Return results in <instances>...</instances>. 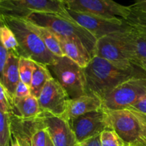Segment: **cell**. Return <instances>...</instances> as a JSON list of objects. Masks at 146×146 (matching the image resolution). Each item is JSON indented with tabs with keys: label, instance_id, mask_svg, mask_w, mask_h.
Here are the masks:
<instances>
[{
	"label": "cell",
	"instance_id": "6da1fadb",
	"mask_svg": "<svg viewBox=\"0 0 146 146\" xmlns=\"http://www.w3.org/2000/svg\"><path fill=\"white\" fill-rule=\"evenodd\" d=\"M88 94L102 98L111 90L133 77H146V72L135 64H118L94 56L84 68Z\"/></svg>",
	"mask_w": 146,
	"mask_h": 146
},
{
	"label": "cell",
	"instance_id": "7a4b0ae2",
	"mask_svg": "<svg viewBox=\"0 0 146 146\" xmlns=\"http://www.w3.org/2000/svg\"><path fill=\"white\" fill-rule=\"evenodd\" d=\"M0 21L7 24L14 32L19 44L17 52L20 57L31 58L46 66L55 62L58 56L46 46L29 20L0 16Z\"/></svg>",
	"mask_w": 146,
	"mask_h": 146
},
{
	"label": "cell",
	"instance_id": "3957f363",
	"mask_svg": "<svg viewBox=\"0 0 146 146\" xmlns=\"http://www.w3.org/2000/svg\"><path fill=\"white\" fill-rule=\"evenodd\" d=\"M27 19L36 25L48 28L56 35L81 41L92 57L94 56L97 39L75 21L68 19L59 14L46 12L32 13Z\"/></svg>",
	"mask_w": 146,
	"mask_h": 146
},
{
	"label": "cell",
	"instance_id": "277c9868",
	"mask_svg": "<svg viewBox=\"0 0 146 146\" xmlns=\"http://www.w3.org/2000/svg\"><path fill=\"white\" fill-rule=\"evenodd\" d=\"M106 112L109 128L127 145L146 146V120L142 113L133 109Z\"/></svg>",
	"mask_w": 146,
	"mask_h": 146
},
{
	"label": "cell",
	"instance_id": "5b68a950",
	"mask_svg": "<svg viewBox=\"0 0 146 146\" xmlns=\"http://www.w3.org/2000/svg\"><path fill=\"white\" fill-rule=\"evenodd\" d=\"M47 67L71 99L88 94L84 68L69 58L57 57L55 62Z\"/></svg>",
	"mask_w": 146,
	"mask_h": 146
},
{
	"label": "cell",
	"instance_id": "8992f818",
	"mask_svg": "<svg viewBox=\"0 0 146 146\" xmlns=\"http://www.w3.org/2000/svg\"><path fill=\"white\" fill-rule=\"evenodd\" d=\"M35 12L54 13L74 21L63 0H0V16L27 19Z\"/></svg>",
	"mask_w": 146,
	"mask_h": 146
},
{
	"label": "cell",
	"instance_id": "52a82bcc",
	"mask_svg": "<svg viewBox=\"0 0 146 146\" xmlns=\"http://www.w3.org/2000/svg\"><path fill=\"white\" fill-rule=\"evenodd\" d=\"M146 94V77H133L120 84L102 98L106 111L130 109Z\"/></svg>",
	"mask_w": 146,
	"mask_h": 146
},
{
	"label": "cell",
	"instance_id": "ba28073f",
	"mask_svg": "<svg viewBox=\"0 0 146 146\" xmlns=\"http://www.w3.org/2000/svg\"><path fill=\"white\" fill-rule=\"evenodd\" d=\"M68 11L77 24L88 30L96 39L115 33L124 32L131 29L123 19L107 18L69 9Z\"/></svg>",
	"mask_w": 146,
	"mask_h": 146
},
{
	"label": "cell",
	"instance_id": "9c48e42d",
	"mask_svg": "<svg viewBox=\"0 0 146 146\" xmlns=\"http://www.w3.org/2000/svg\"><path fill=\"white\" fill-rule=\"evenodd\" d=\"M67 9L107 18L126 19L131 6H124L113 0H63Z\"/></svg>",
	"mask_w": 146,
	"mask_h": 146
},
{
	"label": "cell",
	"instance_id": "30bf717a",
	"mask_svg": "<svg viewBox=\"0 0 146 146\" xmlns=\"http://www.w3.org/2000/svg\"><path fill=\"white\" fill-rule=\"evenodd\" d=\"M124 32L115 33L97 39L94 56L118 64H131L133 58L127 48Z\"/></svg>",
	"mask_w": 146,
	"mask_h": 146
},
{
	"label": "cell",
	"instance_id": "8fae6325",
	"mask_svg": "<svg viewBox=\"0 0 146 146\" xmlns=\"http://www.w3.org/2000/svg\"><path fill=\"white\" fill-rule=\"evenodd\" d=\"M78 143L100 135L109 128L106 112L104 108L80 115L68 121Z\"/></svg>",
	"mask_w": 146,
	"mask_h": 146
},
{
	"label": "cell",
	"instance_id": "7c38bea8",
	"mask_svg": "<svg viewBox=\"0 0 146 146\" xmlns=\"http://www.w3.org/2000/svg\"><path fill=\"white\" fill-rule=\"evenodd\" d=\"M70 99L66 91L54 77L47 81L38 98V104L44 112L59 117L66 111Z\"/></svg>",
	"mask_w": 146,
	"mask_h": 146
},
{
	"label": "cell",
	"instance_id": "4fadbf2b",
	"mask_svg": "<svg viewBox=\"0 0 146 146\" xmlns=\"http://www.w3.org/2000/svg\"><path fill=\"white\" fill-rule=\"evenodd\" d=\"M39 116L54 146H78L79 143L68 121L44 111Z\"/></svg>",
	"mask_w": 146,
	"mask_h": 146
},
{
	"label": "cell",
	"instance_id": "5bb4252c",
	"mask_svg": "<svg viewBox=\"0 0 146 146\" xmlns=\"http://www.w3.org/2000/svg\"><path fill=\"white\" fill-rule=\"evenodd\" d=\"M103 108L102 100L98 96L87 94L78 98L70 99L62 118L69 121L80 115Z\"/></svg>",
	"mask_w": 146,
	"mask_h": 146
},
{
	"label": "cell",
	"instance_id": "9a60e30c",
	"mask_svg": "<svg viewBox=\"0 0 146 146\" xmlns=\"http://www.w3.org/2000/svg\"><path fill=\"white\" fill-rule=\"evenodd\" d=\"M57 36V35H56ZM64 55L84 68L93 58L84 44L79 41L57 36Z\"/></svg>",
	"mask_w": 146,
	"mask_h": 146
},
{
	"label": "cell",
	"instance_id": "2e32d148",
	"mask_svg": "<svg viewBox=\"0 0 146 146\" xmlns=\"http://www.w3.org/2000/svg\"><path fill=\"white\" fill-rule=\"evenodd\" d=\"M19 55L16 51H9L7 64L0 75V84L4 86L10 96L14 99L16 88L20 81L19 62Z\"/></svg>",
	"mask_w": 146,
	"mask_h": 146
},
{
	"label": "cell",
	"instance_id": "e0dca14e",
	"mask_svg": "<svg viewBox=\"0 0 146 146\" xmlns=\"http://www.w3.org/2000/svg\"><path fill=\"white\" fill-rule=\"evenodd\" d=\"M13 104V109L10 113L23 119H35L43 113L38 98L32 95L24 98H14Z\"/></svg>",
	"mask_w": 146,
	"mask_h": 146
},
{
	"label": "cell",
	"instance_id": "ac0fdd59",
	"mask_svg": "<svg viewBox=\"0 0 146 146\" xmlns=\"http://www.w3.org/2000/svg\"><path fill=\"white\" fill-rule=\"evenodd\" d=\"M124 39L133 61L138 58H146V33L136 31L131 27L124 32Z\"/></svg>",
	"mask_w": 146,
	"mask_h": 146
},
{
	"label": "cell",
	"instance_id": "d6986e66",
	"mask_svg": "<svg viewBox=\"0 0 146 146\" xmlns=\"http://www.w3.org/2000/svg\"><path fill=\"white\" fill-rule=\"evenodd\" d=\"M52 78V75L46 66L36 62L35 70L30 85L31 95L38 98L45 84Z\"/></svg>",
	"mask_w": 146,
	"mask_h": 146
},
{
	"label": "cell",
	"instance_id": "ffe728a7",
	"mask_svg": "<svg viewBox=\"0 0 146 146\" xmlns=\"http://www.w3.org/2000/svg\"><path fill=\"white\" fill-rule=\"evenodd\" d=\"M31 24L48 49L56 56H64L57 36L48 28L36 25L32 22Z\"/></svg>",
	"mask_w": 146,
	"mask_h": 146
},
{
	"label": "cell",
	"instance_id": "44dd1931",
	"mask_svg": "<svg viewBox=\"0 0 146 146\" xmlns=\"http://www.w3.org/2000/svg\"><path fill=\"white\" fill-rule=\"evenodd\" d=\"M11 137L9 113L0 112V146H10Z\"/></svg>",
	"mask_w": 146,
	"mask_h": 146
},
{
	"label": "cell",
	"instance_id": "7402d4cb",
	"mask_svg": "<svg viewBox=\"0 0 146 146\" xmlns=\"http://www.w3.org/2000/svg\"><path fill=\"white\" fill-rule=\"evenodd\" d=\"M36 61L31 58L20 57L19 62L20 80L30 87L33 74L35 70Z\"/></svg>",
	"mask_w": 146,
	"mask_h": 146
},
{
	"label": "cell",
	"instance_id": "603a6c76",
	"mask_svg": "<svg viewBox=\"0 0 146 146\" xmlns=\"http://www.w3.org/2000/svg\"><path fill=\"white\" fill-rule=\"evenodd\" d=\"M0 39L1 45L4 46L7 50L17 52L19 46L17 38L12 30L7 24L1 21L0 27Z\"/></svg>",
	"mask_w": 146,
	"mask_h": 146
},
{
	"label": "cell",
	"instance_id": "cb8c5ba5",
	"mask_svg": "<svg viewBox=\"0 0 146 146\" xmlns=\"http://www.w3.org/2000/svg\"><path fill=\"white\" fill-rule=\"evenodd\" d=\"M127 24L136 31L146 33V13L131 8V11L126 19Z\"/></svg>",
	"mask_w": 146,
	"mask_h": 146
},
{
	"label": "cell",
	"instance_id": "d4e9b609",
	"mask_svg": "<svg viewBox=\"0 0 146 146\" xmlns=\"http://www.w3.org/2000/svg\"><path fill=\"white\" fill-rule=\"evenodd\" d=\"M100 141L101 146H128L111 128H107L101 133Z\"/></svg>",
	"mask_w": 146,
	"mask_h": 146
},
{
	"label": "cell",
	"instance_id": "484cf974",
	"mask_svg": "<svg viewBox=\"0 0 146 146\" xmlns=\"http://www.w3.org/2000/svg\"><path fill=\"white\" fill-rule=\"evenodd\" d=\"M14 99L8 94L3 86L0 84V112L10 113L12 111Z\"/></svg>",
	"mask_w": 146,
	"mask_h": 146
},
{
	"label": "cell",
	"instance_id": "4316f807",
	"mask_svg": "<svg viewBox=\"0 0 146 146\" xmlns=\"http://www.w3.org/2000/svg\"><path fill=\"white\" fill-rule=\"evenodd\" d=\"M30 95H31L30 87L20 80L16 88L14 98H24Z\"/></svg>",
	"mask_w": 146,
	"mask_h": 146
},
{
	"label": "cell",
	"instance_id": "83f0119b",
	"mask_svg": "<svg viewBox=\"0 0 146 146\" xmlns=\"http://www.w3.org/2000/svg\"><path fill=\"white\" fill-rule=\"evenodd\" d=\"M9 56V51L3 45L0 46V74L2 73Z\"/></svg>",
	"mask_w": 146,
	"mask_h": 146
},
{
	"label": "cell",
	"instance_id": "f1b7e54d",
	"mask_svg": "<svg viewBox=\"0 0 146 146\" xmlns=\"http://www.w3.org/2000/svg\"><path fill=\"white\" fill-rule=\"evenodd\" d=\"M130 109H133L137 112L146 115V94Z\"/></svg>",
	"mask_w": 146,
	"mask_h": 146
},
{
	"label": "cell",
	"instance_id": "f546056e",
	"mask_svg": "<svg viewBox=\"0 0 146 146\" xmlns=\"http://www.w3.org/2000/svg\"><path fill=\"white\" fill-rule=\"evenodd\" d=\"M100 135L93 137L84 142L78 144V146H101V141H100Z\"/></svg>",
	"mask_w": 146,
	"mask_h": 146
},
{
	"label": "cell",
	"instance_id": "4dcf8cb0",
	"mask_svg": "<svg viewBox=\"0 0 146 146\" xmlns=\"http://www.w3.org/2000/svg\"><path fill=\"white\" fill-rule=\"evenodd\" d=\"M133 9L146 13V0H134L133 4L131 5Z\"/></svg>",
	"mask_w": 146,
	"mask_h": 146
},
{
	"label": "cell",
	"instance_id": "1f68e13d",
	"mask_svg": "<svg viewBox=\"0 0 146 146\" xmlns=\"http://www.w3.org/2000/svg\"><path fill=\"white\" fill-rule=\"evenodd\" d=\"M133 63L141 67L146 72V58H138L133 61Z\"/></svg>",
	"mask_w": 146,
	"mask_h": 146
},
{
	"label": "cell",
	"instance_id": "d6a6232c",
	"mask_svg": "<svg viewBox=\"0 0 146 146\" xmlns=\"http://www.w3.org/2000/svg\"><path fill=\"white\" fill-rule=\"evenodd\" d=\"M10 146H21L20 145L19 142L17 141V138H15L14 137H11V143H10Z\"/></svg>",
	"mask_w": 146,
	"mask_h": 146
},
{
	"label": "cell",
	"instance_id": "836d02e7",
	"mask_svg": "<svg viewBox=\"0 0 146 146\" xmlns=\"http://www.w3.org/2000/svg\"><path fill=\"white\" fill-rule=\"evenodd\" d=\"M46 146H54V143H52V141H51V138H50L49 135H48V136H47V142H46Z\"/></svg>",
	"mask_w": 146,
	"mask_h": 146
},
{
	"label": "cell",
	"instance_id": "e575fe53",
	"mask_svg": "<svg viewBox=\"0 0 146 146\" xmlns=\"http://www.w3.org/2000/svg\"><path fill=\"white\" fill-rule=\"evenodd\" d=\"M142 114H143V115L144 118H145V119L146 120V115H145V114H143V113H142Z\"/></svg>",
	"mask_w": 146,
	"mask_h": 146
}]
</instances>
